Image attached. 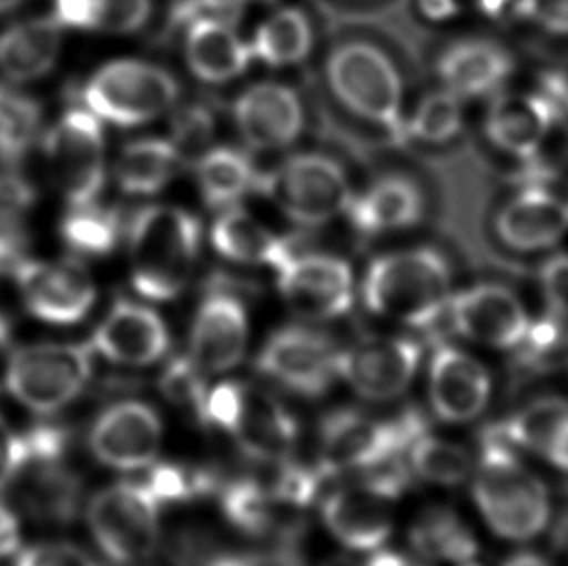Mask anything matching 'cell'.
Instances as JSON below:
<instances>
[{"label":"cell","mask_w":568,"mask_h":566,"mask_svg":"<svg viewBox=\"0 0 568 566\" xmlns=\"http://www.w3.org/2000/svg\"><path fill=\"white\" fill-rule=\"evenodd\" d=\"M88 526L109 559L136 563L158 547L160 503L142 482L116 483L90 501Z\"/></svg>","instance_id":"9"},{"label":"cell","mask_w":568,"mask_h":566,"mask_svg":"<svg viewBox=\"0 0 568 566\" xmlns=\"http://www.w3.org/2000/svg\"><path fill=\"white\" fill-rule=\"evenodd\" d=\"M248 344V316L241 299L214 291L202 299L194 314L189 357L204 373L237 367Z\"/></svg>","instance_id":"19"},{"label":"cell","mask_w":568,"mask_h":566,"mask_svg":"<svg viewBox=\"0 0 568 566\" xmlns=\"http://www.w3.org/2000/svg\"><path fill=\"white\" fill-rule=\"evenodd\" d=\"M93 352L119 365L144 367L163 357L170 347V330L154 309L121 299L109 309L93 332Z\"/></svg>","instance_id":"20"},{"label":"cell","mask_w":568,"mask_h":566,"mask_svg":"<svg viewBox=\"0 0 568 566\" xmlns=\"http://www.w3.org/2000/svg\"><path fill=\"white\" fill-rule=\"evenodd\" d=\"M415 552L425 559L469 563L477 553V539L471 529L446 508H429L417 518L409 532Z\"/></svg>","instance_id":"34"},{"label":"cell","mask_w":568,"mask_h":566,"mask_svg":"<svg viewBox=\"0 0 568 566\" xmlns=\"http://www.w3.org/2000/svg\"><path fill=\"white\" fill-rule=\"evenodd\" d=\"M20 549V522L4 503H0V559Z\"/></svg>","instance_id":"51"},{"label":"cell","mask_w":568,"mask_h":566,"mask_svg":"<svg viewBox=\"0 0 568 566\" xmlns=\"http://www.w3.org/2000/svg\"><path fill=\"white\" fill-rule=\"evenodd\" d=\"M26 458L22 435H18L0 415V491L7 489L20 474Z\"/></svg>","instance_id":"49"},{"label":"cell","mask_w":568,"mask_h":566,"mask_svg":"<svg viewBox=\"0 0 568 566\" xmlns=\"http://www.w3.org/2000/svg\"><path fill=\"white\" fill-rule=\"evenodd\" d=\"M241 139L256 152H280L295 144L305 129V105L292 85H248L231 108Z\"/></svg>","instance_id":"15"},{"label":"cell","mask_w":568,"mask_h":566,"mask_svg":"<svg viewBox=\"0 0 568 566\" xmlns=\"http://www.w3.org/2000/svg\"><path fill=\"white\" fill-rule=\"evenodd\" d=\"M474 497L489 528L507 539L538 536L549 520L546 485L491 431L474 475Z\"/></svg>","instance_id":"4"},{"label":"cell","mask_w":568,"mask_h":566,"mask_svg":"<svg viewBox=\"0 0 568 566\" xmlns=\"http://www.w3.org/2000/svg\"><path fill=\"white\" fill-rule=\"evenodd\" d=\"M422 347L407 337H369L336 355V375L359 396L375 402L398 398L414 381Z\"/></svg>","instance_id":"14"},{"label":"cell","mask_w":568,"mask_h":566,"mask_svg":"<svg viewBox=\"0 0 568 566\" xmlns=\"http://www.w3.org/2000/svg\"><path fill=\"white\" fill-rule=\"evenodd\" d=\"M185 163V158L171 140H132L116 158V186L129 196H155L170 186Z\"/></svg>","instance_id":"31"},{"label":"cell","mask_w":568,"mask_h":566,"mask_svg":"<svg viewBox=\"0 0 568 566\" xmlns=\"http://www.w3.org/2000/svg\"><path fill=\"white\" fill-rule=\"evenodd\" d=\"M365 566H422L412 559H406L396 553H378L373 555Z\"/></svg>","instance_id":"55"},{"label":"cell","mask_w":568,"mask_h":566,"mask_svg":"<svg viewBox=\"0 0 568 566\" xmlns=\"http://www.w3.org/2000/svg\"><path fill=\"white\" fill-rule=\"evenodd\" d=\"M453 274L443 254L404 249L381 254L363 277V301L371 313L406 326H430L448 309Z\"/></svg>","instance_id":"3"},{"label":"cell","mask_w":568,"mask_h":566,"mask_svg":"<svg viewBox=\"0 0 568 566\" xmlns=\"http://www.w3.org/2000/svg\"><path fill=\"white\" fill-rule=\"evenodd\" d=\"M419 10L433 22H443L458 12L456 0H419Z\"/></svg>","instance_id":"54"},{"label":"cell","mask_w":568,"mask_h":566,"mask_svg":"<svg viewBox=\"0 0 568 566\" xmlns=\"http://www.w3.org/2000/svg\"><path fill=\"white\" fill-rule=\"evenodd\" d=\"M508 0H479V7L484 10L485 14H499L507 7Z\"/></svg>","instance_id":"57"},{"label":"cell","mask_w":568,"mask_h":566,"mask_svg":"<svg viewBox=\"0 0 568 566\" xmlns=\"http://www.w3.org/2000/svg\"><path fill=\"white\" fill-rule=\"evenodd\" d=\"M43 153L54 184L69 206L93 204L108 181L105 134L88 109H70L51 127Z\"/></svg>","instance_id":"8"},{"label":"cell","mask_w":568,"mask_h":566,"mask_svg":"<svg viewBox=\"0 0 568 566\" xmlns=\"http://www.w3.org/2000/svg\"><path fill=\"white\" fill-rule=\"evenodd\" d=\"M277 291L293 313L307 321H332L354 305L355 277L349 262L332 254H292L277 266Z\"/></svg>","instance_id":"11"},{"label":"cell","mask_w":568,"mask_h":566,"mask_svg":"<svg viewBox=\"0 0 568 566\" xmlns=\"http://www.w3.org/2000/svg\"><path fill=\"white\" fill-rule=\"evenodd\" d=\"M214 129V115L210 109L204 105H186L179 109L171 121V142L178 145L185 161L191 160L192 155L199 160L206 152Z\"/></svg>","instance_id":"44"},{"label":"cell","mask_w":568,"mask_h":566,"mask_svg":"<svg viewBox=\"0 0 568 566\" xmlns=\"http://www.w3.org/2000/svg\"><path fill=\"white\" fill-rule=\"evenodd\" d=\"M422 433V417L414 412L394 422H377L357 412H336L321 427L318 467L326 475L367 469L409 448Z\"/></svg>","instance_id":"10"},{"label":"cell","mask_w":568,"mask_h":566,"mask_svg":"<svg viewBox=\"0 0 568 566\" xmlns=\"http://www.w3.org/2000/svg\"><path fill=\"white\" fill-rule=\"evenodd\" d=\"M36 191L14 169L0 171V218L22 220V215L33 206Z\"/></svg>","instance_id":"46"},{"label":"cell","mask_w":568,"mask_h":566,"mask_svg":"<svg viewBox=\"0 0 568 566\" xmlns=\"http://www.w3.org/2000/svg\"><path fill=\"white\" fill-rule=\"evenodd\" d=\"M154 14V0H92L90 31L131 36L146 28Z\"/></svg>","instance_id":"42"},{"label":"cell","mask_w":568,"mask_h":566,"mask_svg":"<svg viewBox=\"0 0 568 566\" xmlns=\"http://www.w3.org/2000/svg\"><path fill=\"white\" fill-rule=\"evenodd\" d=\"M277 210L301 228H318L347 212L354 192L346 169L326 153H297L258 181Z\"/></svg>","instance_id":"6"},{"label":"cell","mask_w":568,"mask_h":566,"mask_svg":"<svg viewBox=\"0 0 568 566\" xmlns=\"http://www.w3.org/2000/svg\"><path fill=\"white\" fill-rule=\"evenodd\" d=\"M186 69L204 84H227L245 74L253 53L251 47L239 38L231 22L217 18H196L186 23Z\"/></svg>","instance_id":"27"},{"label":"cell","mask_w":568,"mask_h":566,"mask_svg":"<svg viewBox=\"0 0 568 566\" xmlns=\"http://www.w3.org/2000/svg\"><path fill=\"white\" fill-rule=\"evenodd\" d=\"M567 417V400H538L520 410L505 425L491 428V433L500 436L505 443L518 444L544 456L557 428L561 427Z\"/></svg>","instance_id":"37"},{"label":"cell","mask_w":568,"mask_h":566,"mask_svg":"<svg viewBox=\"0 0 568 566\" xmlns=\"http://www.w3.org/2000/svg\"><path fill=\"white\" fill-rule=\"evenodd\" d=\"M239 4H246V2H270V0H237Z\"/></svg>","instance_id":"59"},{"label":"cell","mask_w":568,"mask_h":566,"mask_svg":"<svg viewBox=\"0 0 568 566\" xmlns=\"http://www.w3.org/2000/svg\"><path fill=\"white\" fill-rule=\"evenodd\" d=\"M464 127V109L456 93L443 90L425 95L414 113L407 117V142L440 145L460 134Z\"/></svg>","instance_id":"40"},{"label":"cell","mask_w":568,"mask_h":566,"mask_svg":"<svg viewBox=\"0 0 568 566\" xmlns=\"http://www.w3.org/2000/svg\"><path fill=\"white\" fill-rule=\"evenodd\" d=\"M14 566H98L77 545L41 544L20 553Z\"/></svg>","instance_id":"45"},{"label":"cell","mask_w":568,"mask_h":566,"mask_svg":"<svg viewBox=\"0 0 568 566\" xmlns=\"http://www.w3.org/2000/svg\"><path fill=\"white\" fill-rule=\"evenodd\" d=\"M61 46L62 26L54 18L14 23L0 33V72L12 82H33L51 72Z\"/></svg>","instance_id":"29"},{"label":"cell","mask_w":568,"mask_h":566,"mask_svg":"<svg viewBox=\"0 0 568 566\" xmlns=\"http://www.w3.org/2000/svg\"><path fill=\"white\" fill-rule=\"evenodd\" d=\"M152 497L162 503H179L202 495L210 485V477L196 469L178 464H158L150 467L148 477L142 482Z\"/></svg>","instance_id":"43"},{"label":"cell","mask_w":568,"mask_h":566,"mask_svg":"<svg viewBox=\"0 0 568 566\" xmlns=\"http://www.w3.org/2000/svg\"><path fill=\"white\" fill-rule=\"evenodd\" d=\"M544 456L555 466L568 469V417L561 423V427L557 428Z\"/></svg>","instance_id":"52"},{"label":"cell","mask_w":568,"mask_h":566,"mask_svg":"<svg viewBox=\"0 0 568 566\" xmlns=\"http://www.w3.org/2000/svg\"><path fill=\"white\" fill-rule=\"evenodd\" d=\"M515 70V59L491 39L454 41L440 51L437 74L445 90L464 98H484L497 92Z\"/></svg>","instance_id":"24"},{"label":"cell","mask_w":568,"mask_h":566,"mask_svg":"<svg viewBox=\"0 0 568 566\" xmlns=\"http://www.w3.org/2000/svg\"><path fill=\"white\" fill-rule=\"evenodd\" d=\"M495 231L516 251H539L561 241L568 231V204L541 186L518 192L500 208Z\"/></svg>","instance_id":"25"},{"label":"cell","mask_w":568,"mask_h":566,"mask_svg":"<svg viewBox=\"0 0 568 566\" xmlns=\"http://www.w3.org/2000/svg\"><path fill=\"white\" fill-rule=\"evenodd\" d=\"M555 103L536 93H503L485 117V134L500 152L516 158L538 153L554 124Z\"/></svg>","instance_id":"26"},{"label":"cell","mask_w":568,"mask_h":566,"mask_svg":"<svg viewBox=\"0 0 568 566\" xmlns=\"http://www.w3.org/2000/svg\"><path fill=\"white\" fill-rule=\"evenodd\" d=\"M227 433L254 459L284 462L297 438V423L272 394L241 384L237 412Z\"/></svg>","instance_id":"23"},{"label":"cell","mask_w":568,"mask_h":566,"mask_svg":"<svg viewBox=\"0 0 568 566\" xmlns=\"http://www.w3.org/2000/svg\"><path fill=\"white\" fill-rule=\"evenodd\" d=\"M355 230L365 235H383L404 231L422 222L425 215V196L412 179L388 175L357 194L347 208Z\"/></svg>","instance_id":"28"},{"label":"cell","mask_w":568,"mask_h":566,"mask_svg":"<svg viewBox=\"0 0 568 566\" xmlns=\"http://www.w3.org/2000/svg\"><path fill=\"white\" fill-rule=\"evenodd\" d=\"M12 337H10V324L7 319L0 314V391L7 388L8 368H10V360H12Z\"/></svg>","instance_id":"53"},{"label":"cell","mask_w":568,"mask_h":566,"mask_svg":"<svg viewBox=\"0 0 568 566\" xmlns=\"http://www.w3.org/2000/svg\"><path fill=\"white\" fill-rule=\"evenodd\" d=\"M26 0H0V12H8L12 8L20 7Z\"/></svg>","instance_id":"58"},{"label":"cell","mask_w":568,"mask_h":566,"mask_svg":"<svg viewBox=\"0 0 568 566\" xmlns=\"http://www.w3.org/2000/svg\"><path fill=\"white\" fill-rule=\"evenodd\" d=\"M253 59L270 69L295 67L313 53L315 28L305 10L297 7L277 8L258 26L248 43Z\"/></svg>","instance_id":"32"},{"label":"cell","mask_w":568,"mask_h":566,"mask_svg":"<svg viewBox=\"0 0 568 566\" xmlns=\"http://www.w3.org/2000/svg\"><path fill=\"white\" fill-rule=\"evenodd\" d=\"M392 503L394 498L369 483H357L324 501L323 520L339 544L355 552H373L390 537Z\"/></svg>","instance_id":"22"},{"label":"cell","mask_w":568,"mask_h":566,"mask_svg":"<svg viewBox=\"0 0 568 566\" xmlns=\"http://www.w3.org/2000/svg\"><path fill=\"white\" fill-rule=\"evenodd\" d=\"M462 566H479V565H476V563H471V560H469V563H464V565Z\"/></svg>","instance_id":"60"},{"label":"cell","mask_w":568,"mask_h":566,"mask_svg":"<svg viewBox=\"0 0 568 566\" xmlns=\"http://www.w3.org/2000/svg\"><path fill=\"white\" fill-rule=\"evenodd\" d=\"M210 241L215 253L237 264L276 270L293 254L284 239L274 235L264 223L237 206L225 208L215 218Z\"/></svg>","instance_id":"30"},{"label":"cell","mask_w":568,"mask_h":566,"mask_svg":"<svg viewBox=\"0 0 568 566\" xmlns=\"http://www.w3.org/2000/svg\"><path fill=\"white\" fill-rule=\"evenodd\" d=\"M69 448H31L16 477L23 508L41 522L69 524L82 505V479L67 464Z\"/></svg>","instance_id":"18"},{"label":"cell","mask_w":568,"mask_h":566,"mask_svg":"<svg viewBox=\"0 0 568 566\" xmlns=\"http://www.w3.org/2000/svg\"><path fill=\"white\" fill-rule=\"evenodd\" d=\"M92 344L28 345L12 353L7 388L33 414L53 415L84 391L93 373Z\"/></svg>","instance_id":"7"},{"label":"cell","mask_w":568,"mask_h":566,"mask_svg":"<svg viewBox=\"0 0 568 566\" xmlns=\"http://www.w3.org/2000/svg\"><path fill=\"white\" fill-rule=\"evenodd\" d=\"M223 513L231 524L251 536H270L280 526L284 503L256 482L231 483L222 495Z\"/></svg>","instance_id":"35"},{"label":"cell","mask_w":568,"mask_h":566,"mask_svg":"<svg viewBox=\"0 0 568 566\" xmlns=\"http://www.w3.org/2000/svg\"><path fill=\"white\" fill-rule=\"evenodd\" d=\"M324 80L352 115L381 129L392 144H407L404 80L383 47L365 39L342 41L324 61Z\"/></svg>","instance_id":"2"},{"label":"cell","mask_w":568,"mask_h":566,"mask_svg":"<svg viewBox=\"0 0 568 566\" xmlns=\"http://www.w3.org/2000/svg\"><path fill=\"white\" fill-rule=\"evenodd\" d=\"M61 237L77 253L105 256L115 251L121 237V222L115 210L98 206V202L70 206L61 223Z\"/></svg>","instance_id":"36"},{"label":"cell","mask_w":568,"mask_h":566,"mask_svg":"<svg viewBox=\"0 0 568 566\" xmlns=\"http://www.w3.org/2000/svg\"><path fill=\"white\" fill-rule=\"evenodd\" d=\"M336 355L331 340L305 326L277 330L256 360L262 375L303 396H321L336 375Z\"/></svg>","instance_id":"13"},{"label":"cell","mask_w":568,"mask_h":566,"mask_svg":"<svg viewBox=\"0 0 568 566\" xmlns=\"http://www.w3.org/2000/svg\"><path fill=\"white\" fill-rule=\"evenodd\" d=\"M162 438V422L152 407L123 402L108 407L95 420L90 431V451L108 467L140 469L154 462Z\"/></svg>","instance_id":"17"},{"label":"cell","mask_w":568,"mask_h":566,"mask_svg":"<svg viewBox=\"0 0 568 566\" xmlns=\"http://www.w3.org/2000/svg\"><path fill=\"white\" fill-rule=\"evenodd\" d=\"M503 566H549V563L536 553H516Z\"/></svg>","instance_id":"56"},{"label":"cell","mask_w":568,"mask_h":566,"mask_svg":"<svg viewBox=\"0 0 568 566\" xmlns=\"http://www.w3.org/2000/svg\"><path fill=\"white\" fill-rule=\"evenodd\" d=\"M541 282L551 305V313L568 316V256H555L541 270Z\"/></svg>","instance_id":"50"},{"label":"cell","mask_w":568,"mask_h":566,"mask_svg":"<svg viewBox=\"0 0 568 566\" xmlns=\"http://www.w3.org/2000/svg\"><path fill=\"white\" fill-rule=\"evenodd\" d=\"M516 16L554 33H568V0H518Z\"/></svg>","instance_id":"47"},{"label":"cell","mask_w":568,"mask_h":566,"mask_svg":"<svg viewBox=\"0 0 568 566\" xmlns=\"http://www.w3.org/2000/svg\"><path fill=\"white\" fill-rule=\"evenodd\" d=\"M409 464L425 482L445 487L460 485L471 472L468 452L458 444L427 433H422L409 444Z\"/></svg>","instance_id":"39"},{"label":"cell","mask_w":568,"mask_h":566,"mask_svg":"<svg viewBox=\"0 0 568 566\" xmlns=\"http://www.w3.org/2000/svg\"><path fill=\"white\" fill-rule=\"evenodd\" d=\"M433 410L448 423H466L484 412L491 396L487 368L453 345H440L429 367Z\"/></svg>","instance_id":"21"},{"label":"cell","mask_w":568,"mask_h":566,"mask_svg":"<svg viewBox=\"0 0 568 566\" xmlns=\"http://www.w3.org/2000/svg\"><path fill=\"white\" fill-rule=\"evenodd\" d=\"M202 246V225L189 210L154 204L129 225L131 282L140 297L155 303L178 299L191 282Z\"/></svg>","instance_id":"1"},{"label":"cell","mask_w":568,"mask_h":566,"mask_svg":"<svg viewBox=\"0 0 568 566\" xmlns=\"http://www.w3.org/2000/svg\"><path fill=\"white\" fill-rule=\"evenodd\" d=\"M26 259V233L20 220L0 218V276H14Z\"/></svg>","instance_id":"48"},{"label":"cell","mask_w":568,"mask_h":566,"mask_svg":"<svg viewBox=\"0 0 568 566\" xmlns=\"http://www.w3.org/2000/svg\"><path fill=\"white\" fill-rule=\"evenodd\" d=\"M12 277L26 309L47 324L70 326L82 322L98 299L92 274L72 259L57 262L26 259Z\"/></svg>","instance_id":"12"},{"label":"cell","mask_w":568,"mask_h":566,"mask_svg":"<svg viewBox=\"0 0 568 566\" xmlns=\"http://www.w3.org/2000/svg\"><path fill=\"white\" fill-rule=\"evenodd\" d=\"M41 108L38 101L0 85V161L14 163L38 139Z\"/></svg>","instance_id":"38"},{"label":"cell","mask_w":568,"mask_h":566,"mask_svg":"<svg viewBox=\"0 0 568 566\" xmlns=\"http://www.w3.org/2000/svg\"><path fill=\"white\" fill-rule=\"evenodd\" d=\"M179 93L181 85L170 70L140 59H119L93 72L84 101L100 121L132 129L165 115Z\"/></svg>","instance_id":"5"},{"label":"cell","mask_w":568,"mask_h":566,"mask_svg":"<svg viewBox=\"0 0 568 566\" xmlns=\"http://www.w3.org/2000/svg\"><path fill=\"white\" fill-rule=\"evenodd\" d=\"M194 175L207 206L222 210L233 206L258 184L251 158L231 145H217L202 153Z\"/></svg>","instance_id":"33"},{"label":"cell","mask_w":568,"mask_h":566,"mask_svg":"<svg viewBox=\"0 0 568 566\" xmlns=\"http://www.w3.org/2000/svg\"><path fill=\"white\" fill-rule=\"evenodd\" d=\"M446 311L458 334L500 350L523 344L530 329L523 301L497 283H479L460 291L450 297Z\"/></svg>","instance_id":"16"},{"label":"cell","mask_w":568,"mask_h":566,"mask_svg":"<svg viewBox=\"0 0 568 566\" xmlns=\"http://www.w3.org/2000/svg\"><path fill=\"white\" fill-rule=\"evenodd\" d=\"M160 388L163 396L175 406L189 407L199 420H204V406L210 392L206 373L189 355L171 361L170 367L163 373Z\"/></svg>","instance_id":"41"}]
</instances>
